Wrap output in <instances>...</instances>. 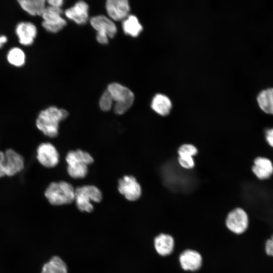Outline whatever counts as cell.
I'll use <instances>...</instances> for the list:
<instances>
[{
	"instance_id": "6da1fadb",
	"label": "cell",
	"mask_w": 273,
	"mask_h": 273,
	"mask_svg": "<svg viewBox=\"0 0 273 273\" xmlns=\"http://www.w3.org/2000/svg\"><path fill=\"white\" fill-rule=\"evenodd\" d=\"M68 116L66 110L51 106L40 112L36 121V125L45 135L55 138L59 133V123Z\"/></svg>"
},
{
	"instance_id": "7a4b0ae2",
	"label": "cell",
	"mask_w": 273,
	"mask_h": 273,
	"mask_svg": "<svg viewBox=\"0 0 273 273\" xmlns=\"http://www.w3.org/2000/svg\"><path fill=\"white\" fill-rule=\"evenodd\" d=\"M44 195L53 205L68 204L74 201L75 189L66 181L53 182L46 189Z\"/></svg>"
},
{
	"instance_id": "3957f363",
	"label": "cell",
	"mask_w": 273,
	"mask_h": 273,
	"mask_svg": "<svg viewBox=\"0 0 273 273\" xmlns=\"http://www.w3.org/2000/svg\"><path fill=\"white\" fill-rule=\"evenodd\" d=\"M107 90L115 102L114 111L116 114L125 113L132 105L134 94L128 88L114 82L108 85Z\"/></svg>"
},
{
	"instance_id": "277c9868",
	"label": "cell",
	"mask_w": 273,
	"mask_h": 273,
	"mask_svg": "<svg viewBox=\"0 0 273 273\" xmlns=\"http://www.w3.org/2000/svg\"><path fill=\"white\" fill-rule=\"evenodd\" d=\"M101 191L93 185L83 186L75 189L76 205L81 212H90L94 207L92 202H100L102 199Z\"/></svg>"
},
{
	"instance_id": "5b68a950",
	"label": "cell",
	"mask_w": 273,
	"mask_h": 273,
	"mask_svg": "<svg viewBox=\"0 0 273 273\" xmlns=\"http://www.w3.org/2000/svg\"><path fill=\"white\" fill-rule=\"evenodd\" d=\"M24 166L23 157L14 150L0 151V177L13 176L22 170Z\"/></svg>"
},
{
	"instance_id": "8992f818",
	"label": "cell",
	"mask_w": 273,
	"mask_h": 273,
	"mask_svg": "<svg viewBox=\"0 0 273 273\" xmlns=\"http://www.w3.org/2000/svg\"><path fill=\"white\" fill-rule=\"evenodd\" d=\"M90 23L97 31V40L101 44L108 42V38H113L117 32L115 23L109 18L103 15L92 18Z\"/></svg>"
},
{
	"instance_id": "52a82bcc",
	"label": "cell",
	"mask_w": 273,
	"mask_h": 273,
	"mask_svg": "<svg viewBox=\"0 0 273 273\" xmlns=\"http://www.w3.org/2000/svg\"><path fill=\"white\" fill-rule=\"evenodd\" d=\"M225 225L231 232L241 235L247 230L249 217L246 212L242 208L237 207L231 211L227 215Z\"/></svg>"
},
{
	"instance_id": "ba28073f",
	"label": "cell",
	"mask_w": 273,
	"mask_h": 273,
	"mask_svg": "<svg viewBox=\"0 0 273 273\" xmlns=\"http://www.w3.org/2000/svg\"><path fill=\"white\" fill-rule=\"evenodd\" d=\"M60 8L49 6L46 7L42 15V26L48 32L57 33L63 28L66 22L62 17Z\"/></svg>"
},
{
	"instance_id": "9c48e42d",
	"label": "cell",
	"mask_w": 273,
	"mask_h": 273,
	"mask_svg": "<svg viewBox=\"0 0 273 273\" xmlns=\"http://www.w3.org/2000/svg\"><path fill=\"white\" fill-rule=\"evenodd\" d=\"M119 192L128 201L139 199L142 194V189L136 178L132 175H125L118 180Z\"/></svg>"
},
{
	"instance_id": "30bf717a",
	"label": "cell",
	"mask_w": 273,
	"mask_h": 273,
	"mask_svg": "<svg viewBox=\"0 0 273 273\" xmlns=\"http://www.w3.org/2000/svg\"><path fill=\"white\" fill-rule=\"evenodd\" d=\"M36 152L37 160L46 167L53 168L59 163V153L55 146L51 143H41L37 147Z\"/></svg>"
},
{
	"instance_id": "8fae6325",
	"label": "cell",
	"mask_w": 273,
	"mask_h": 273,
	"mask_svg": "<svg viewBox=\"0 0 273 273\" xmlns=\"http://www.w3.org/2000/svg\"><path fill=\"white\" fill-rule=\"evenodd\" d=\"M178 259L181 267L186 271H197L202 265L201 254L193 249H188L183 251L180 254Z\"/></svg>"
},
{
	"instance_id": "7c38bea8",
	"label": "cell",
	"mask_w": 273,
	"mask_h": 273,
	"mask_svg": "<svg viewBox=\"0 0 273 273\" xmlns=\"http://www.w3.org/2000/svg\"><path fill=\"white\" fill-rule=\"evenodd\" d=\"M108 16L115 21L124 20L130 11L128 2L126 0H108L106 4Z\"/></svg>"
},
{
	"instance_id": "4fadbf2b",
	"label": "cell",
	"mask_w": 273,
	"mask_h": 273,
	"mask_svg": "<svg viewBox=\"0 0 273 273\" xmlns=\"http://www.w3.org/2000/svg\"><path fill=\"white\" fill-rule=\"evenodd\" d=\"M88 6L84 1L77 2L73 7L65 11V15L76 23L82 25L86 23L88 18Z\"/></svg>"
},
{
	"instance_id": "5bb4252c",
	"label": "cell",
	"mask_w": 273,
	"mask_h": 273,
	"mask_svg": "<svg viewBox=\"0 0 273 273\" xmlns=\"http://www.w3.org/2000/svg\"><path fill=\"white\" fill-rule=\"evenodd\" d=\"M174 240L169 234L161 233L154 239V246L156 252L161 256L171 254L174 248Z\"/></svg>"
},
{
	"instance_id": "9a60e30c",
	"label": "cell",
	"mask_w": 273,
	"mask_h": 273,
	"mask_svg": "<svg viewBox=\"0 0 273 273\" xmlns=\"http://www.w3.org/2000/svg\"><path fill=\"white\" fill-rule=\"evenodd\" d=\"M16 33L21 44L24 46L31 44L36 36V26L30 22H21L16 28Z\"/></svg>"
},
{
	"instance_id": "2e32d148",
	"label": "cell",
	"mask_w": 273,
	"mask_h": 273,
	"mask_svg": "<svg viewBox=\"0 0 273 273\" xmlns=\"http://www.w3.org/2000/svg\"><path fill=\"white\" fill-rule=\"evenodd\" d=\"M252 170L258 178L267 179L273 174V165L269 159L258 157L254 161Z\"/></svg>"
},
{
	"instance_id": "e0dca14e",
	"label": "cell",
	"mask_w": 273,
	"mask_h": 273,
	"mask_svg": "<svg viewBox=\"0 0 273 273\" xmlns=\"http://www.w3.org/2000/svg\"><path fill=\"white\" fill-rule=\"evenodd\" d=\"M68 165L84 164L88 165L94 162L93 157L81 150L69 151L66 157Z\"/></svg>"
},
{
	"instance_id": "ac0fdd59",
	"label": "cell",
	"mask_w": 273,
	"mask_h": 273,
	"mask_svg": "<svg viewBox=\"0 0 273 273\" xmlns=\"http://www.w3.org/2000/svg\"><path fill=\"white\" fill-rule=\"evenodd\" d=\"M172 104L170 99L162 94H157L153 99L151 108L161 116L168 115L171 109Z\"/></svg>"
},
{
	"instance_id": "d6986e66",
	"label": "cell",
	"mask_w": 273,
	"mask_h": 273,
	"mask_svg": "<svg viewBox=\"0 0 273 273\" xmlns=\"http://www.w3.org/2000/svg\"><path fill=\"white\" fill-rule=\"evenodd\" d=\"M21 7L32 16H41L46 8L44 0H19Z\"/></svg>"
},
{
	"instance_id": "ffe728a7",
	"label": "cell",
	"mask_w": 273,
	"mask_h": 273,
	"mask_svg": "<svg viewBox=\"0 0 273 273\" xmlns=\"http://www.w3.org/2000/svg\"><path fill=\"white\" fill-rule=\"evenodd\" d=\"M260 108L265 113L273 115V88L262 90L257 97Z\"/></svg>"
},
{
	"instance_id": "44dd1931",
	"label": "cell",
	"mask_w": 273,
	"mask_h": 273,
	"mask_svg": "<svg viewBox=\"0 0 273 273\" xmlns=\"http://www.w3.org/2000/svg\"><path fill=\"white\" fill-rule=\"evenodd\" d=\"M41 273H68V267L62 259L54 256L44 264Z\"/></svg>"
},
{
	"instance_id": "7402d4cb",
	"label": "cell",
	"mask_w": 273,
	"mask_h": 273,
	"mask_svg": "<svg viewBox=\"0 0 273 273\" xmlns=\"http://www.w3.org/2000/svg\"><path fill=\"white\" fill-rule=\"evenodd\" d=\"M122 28L125 34L132 37L138 36L143 29L137 17L132 15H128L123 21Z\"/></svg>"
},
{
	"instance_id": "603a6c76",
	"label": "cell",
	"mask_w": 273,
	"mask_h": 273,
	"mask_svg": "<svg viewBox=\"0 0 273 273\" xmlns=\"http://www.w3.org/2000/svg\"><path fill=\"white\" fill-rule=\"evenodd\" d=\"M8 62L16 67L23 65L25 61V55L24 52L18 48L11 49L8 53Z\"/></svg>"
},
{
	"instance_id": "cb8c5ba5",
	"label": "cell",
	"mask_w": 273,
	"mask_h": 273,
	"mask_svg": "<svg viewBox=\"0 0 273 273\" xmlns=\"http://www.w3.org/2000/svg\"><path fill=\"white\" fill-rule=\"evenodd\" d=\"M68 174L73 178H82L88 173L87 165L84 164L68 165Z\"/></svg>"
},
{
	"instance_id": "d4e9b609",
	"label": "cell",
	"mask_w": 273,
	"mask_h": 273,
	"mask_svg": "<svg viewBox=\"0 0 273 273\" xmlns=\"http://www.w3.org/2000/svg\"><path fill=\"white\" fill-rule=\"evenodd\" d=\"M113 103L112 98L107 89L101 96L99 101V106L104 111H108L111 110Z\"/></svg>"
},
{
	"instance_id": "484cf974",
	"label": "cell",
	"mask_w": 273,
	"mask_h": 273,
	"mask_svg": "<svg viewBox=\"0 0 273 273\" xmlns=\"http://www.w3.org/2000/svg\"><path fill=\"white\" fill-rule=\"evenodd\" d=\"M198 150L192 144H186L181 145L178 150V156L192 157L196 155Z\"/></svg>"
},
{
	"instance_id": "4316f807",
	"label": "cell",
	"mask_w": 273,
	"mask_h": 273,
	"mask_svg": "<svg viewBox=\"0 0 273 273\" xmlns=\"http://www.w3.org/2000/svg\"><path fill=\"white\" fill-rule=\"evenodd\" d=\"M178 161L179 165L185 169H191L195 165L194 159L192 157L178 156Z\"/></svg>"
},
{
	"instance_id": "83f0119b",
	"label": "cell",
	"mask_w": 273,
	"mask_h": 273,
	"mask_svg": "<svg viewBox=\"0 0 273 273\" xmlns=\"http://www.w3.org/2000/svg\"><path fill=\"white\" fill-rule=\"evenodd\" d=\"M264 250L266 255L273 257V234L266 241L264 245Z\"/></svg>"
},
{
	"instance_id": "f1b7e54d",
	"label": "cell",
	"mask_w": 273,
	"mask_h": 273,
	"mask_svg": "<svg viewBox=\"0 0 273 273\" xmlns=\"http://www.w3.org/2000/svg\"><path fill=\"white\" fill-rule=\"evenodd\" d=\"M265 139L269 146L273 148V128L266 131Z\"/></svg>"
},
{
	"instance_id": "f546056e",
	"label": "cell",
	"mask_w": 273,
	"mask_h": 273,
	"mask_svg": "<svg viewBox=\"0 0 273 273\" xmlns=\"http://www.w3.org/2000/svg\"><path fill=\"white\" fill-rule=\"evenodd\" d=\"M48 3L51 6L60 8L63 4V1L62 0H49L48 1Z\"/></svg>"
},
{
	"instance_id": "4dcf8cb0",
	"label": "cell",
	"mask_w": 273,
	"mask_h": 273,
	"mask_svg": "<svg viewBox=\"0 0 273 273\" xmlns=\"http://www.w3.org/2000/svg\"><path fill=\"white\" fill-rule=\"evenodd\" d=\"M7 38L5 36H0V48L7 42Z\"/></svg>"
}]
</instances>
